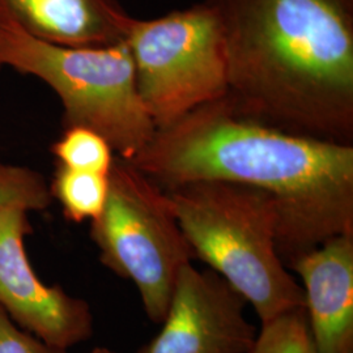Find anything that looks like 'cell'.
<instances>
[{
    "label": "cell",
    "mask_w": 353,
    "mask_h": 353,
    "mask_svg": "<svg viewBox=\"0 0 353 353\" xmlns=\"http://www.w3.org/2000/svg\"><path fill=\"white\" fill-rule=\"evenodd\" d=\"M128 163L164 190L219 181L265 192L278 211L285 265L353 233V144L267 125L234 112L224 97L157 128Z\"/></svg>",
    "instance_id": "1"
},
{
    "label": "cell",
    "mask_w": 353,
    "mask_h": 353,
    "mask_svg": "<svg viewBox=\"0 0 353 353\" xmlns=\"http://www.w3.org/2000/svg\"><path fill=\"white\" fill-rule=\"evenodd\" d=\"M237 113L353 144V0H214Z\"/></svg>",
    "instance_id": "2"
},
{
    "label": "cell",
    "mask_w": 353,
    "mask_h": 353,
    "mask_svg": "<svg viewBox=\"0 0 353 353\" xmlns=\"http://www.w3.org/2000/svg\"><path fill=\"white\" fill-rule=\"evenodd\" d=\"M164 191L195 259L252 305L261 323L303 307L301 284L279 252L278 211L268 195L219 181Z\"/></svg>",
    "instance_id": "3"
},
{
    "label": "cell",
    "mask_w": 353,
    "mask_h": 353,
    "mask_svg": "<svg viewBox=\"0 0 353 353\" xmlns=\"http://www.w3.org/2000/svg\"><path fill=\"white\" fill-rule=\"evenodd\" d=\"M0 64L46 83L62 103L63 128L87 127L101 134L122 160H134L156 132L140 100L125 41L61 46L36 39L0 17Z\"/></svg>",
    "instance_id": "4"
},
{
    "label": "cell",
    "mask_w": 353,
    "mask_h": 353,
    "mask_svg": "<svg viewBox=\"0 0 353 353\" xmlns=\"http://www.w3.org/2000/svg\"><path fill=\"white\" fill-rule=\"evenodd\" d=\"M125 42L156 130L227 96V41L214 0L151 20L132 17Z\"/></svg>",
    "instance_id": "5"
},
{
    "label": "cell",
    "mask_w": 353,
    "mask_h": 353,
    "mask_svg": "<svg viewBox=\"0 0 353 353\" xmlns=\"http://www.w3.org/2000/svg\"><path fill=\"white\" fill-rule=\"evenodd\" d=\"M100 262L138 290L145 314L161 323L190 248L164 190L132 164L115 157L101 214L90 221Z\"/></svg>",
    "instance_id": "6"
},
{
    "label": "cell",
    "mask_w": 353,
    "mask_h": 353,
    "mask_svg": "<svg viewBox=\"0 0 353 353\" xmlns=\"http://www.w3.org/2000/svg\"><path fill=\"white\" fill-rule=\"evenodd\" d=\"M29 212L0 208V309L23 330L68 351L93 335L89 303L39 278L26 252L32 233Z\"/></svg>",
    "instance_id": "7"
},
{
    "label": "cell",
    "mask_w": 353,
    "mask_h": 353,
    "mask_svg": "<svg viewBox=\"0 0 353 353\" xmlns=\"http://www.w3.org/2000/svg\"><path fill=\"white\" fill-rule=\"evenodd\" d=\"M248 303L212 270L185 265L160 332L137 353H250L258 331Z\"/></svg>",
    "instance_id": "8"
},
{
    "label": "cell",
    "mask_w": 353,
    "mask_h": 353,
    "mask_svg": "<svg viewBox=\"0 0 353 353\" xmlns=\"http://www.w3.org/2000/svg\"><path fill=\"white\" fill-rule=\"evenodd\" d=\"M305 314L318 353L353 347V233H341L293 258Z\"/></svg>",
    "instance_id": "9"
},
{
    "label": "cell",
    "mask_w": 353,
    "mask_h": 353,
    "mask_svg": "<svg viewBox=\"0 0 353 353\" xmlns=\"http://www.w3.org/2000/svg\"><path fill=\"white\" fill-rule=\"evenodd\" d=\"M0 17L36 39L71 48L119 43L132 19L118 0H0Z\"/></svg>",
    "instance_id": "10"
},
{
    "label": "cell",
    "mask_w": 353,
    "mask_h": 353,
    "mask_svg": "<svg viewBox=\"0 0 353 353\" xmlns=\"http://www.w3.org/2000/svg\"><path fill=\"white\" fill-rule=\"evenodd\" d=\"M52 201L59 203L64 217L76 224L96 220L106 204L109 174L83 172L55 165L49 185Z\"/></svg>",
    "instance_id": "11"
},
{
    "label": "cell",
    "mask_w": 353,
    "mask_h": 353,
    "mask_svg": "<svg viewBox=\"0 0 353 353\" xmlns=\"http://www.w3.org/2000/svg\"><path fill=\"white\" fill-rule=\"evenodd\" d=\"M57 164L65 168L109 174L115 160L114 150L101 134L87 127H65L51 145Z\"/></svg>",
    "instance_id": "12"
},
{
    "label": "cell",
    "mask_w": 353,
    "mask_h": 353,
    "mask_svg": "<svg viewBox=\"0 0 353 353\" xmlns=\"http://www.w3.org/2000/svg\"><path fill=\"white\" fill-rule=\"evenodd\" d=\"M250 353H318L305 309L290 310L262 323Z\"/></svg>",
    "instance_id": "13"
},
{
    "label": "cell",
    "mask_w": 353,
    "mask_h": 353,
    "mask_svg": "<svg viewBox=\"0 0 353 353\" xmlns=\"http://www.w3.org/2000/svg\"><path fill=\"white\" fill-rule=\"evenodd\" d=\"M52 198L45 178L20 165L0 163V208L21 207L28 212L45 211Z\"/></svg>",
    "instance_id": "14"
},
{
    "label": "cell",
    "mask_w": 353,
    "mask_h": 353,
    "mask_svg": "<svg viewBox=\"0 0 353 353\" xmlns=\"http://www.w3.org/2000/svg\"><path fill=\"white\" fill-rule=\"evenodd\" d=\"M0 353H67L19 327L0 309Z\"/></svg>",
    "instance_id": "15"
},
{
    "label": "cell",
    "mask_w": 353,
    "mask_h": 353,
    "mask_svg": "<svg viewBox=\"0 0 353 353\" xmlns=\"http://www.w3.org/2000/svg\"><path fill=\"white\" fill-rule=\"evenodd\" d=\"M90 353H115L114 351H112L110 348H106V347H97V348H94L93 351Z\"/></svg>",
    "instance_id": "16"
},
{
    "label": "cell",
    "mask_w": 353,
    "mask_h": 353,
    "mask_svg": "<svg viewBox=\"0 0 353 353\" xmlns=\"http://www.w3.org/2000/svg\"><path fill=\"white\" fill-rule=\"evenodd\" d=\"M343 353H353V347H350V348H347L345 351Z\"/></svg>",
    "instance_id": "17"
},
{
    "label": "cell",
    "mask_w": 353,
    "mask_h": 353,
    "mask_svg": "<svg viewBox=\"0 0 353 353\" xmlns=\"http://www.w3.org/2000/svg\"><path fill=\"white\" fill-rule=\"evenodd\" d=\"M1 68H3V67H1V64H0V70H1Z\"/></svg>",
    "instance_id": "18"
}]
</instances>
